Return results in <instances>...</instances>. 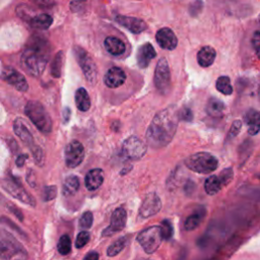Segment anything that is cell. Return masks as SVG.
Instances as JSON below:
<instances>
[{"mask_svg":"<svg viewBox=\"0 0 260 260\" xmlns=\"http://www.w3.org/2000/svg\"><path fill=\"white\" fill-rule=\"evenodd\" d=\"M178 111L176 106H170L153 117L146 135L151 148L162 149L172 141L180 121Z\"/></svg>","mask_w":260,"mask_h":260,"instance_id":"1","label":"cell"},{"mask_svg":"<svg viewBox=\"0 0 260 260\" xmlns=\"http://www.w3.org/2000/svg\"><path fill=\"white\" fill-rule=\"evenodd\" d=\"M50 53L51 48L46 38L32 36L22 55V67L32 76H40L46 68Z\"/></svg>","mask_w":260,"mask_h":260,"instance_id":"2","label":"cell"},{"mask_svg":"<svg viewBox=\"0 0 260 260\" xmlns=\"http://www.w3.org/2000/svg\"><path fill=\"white\" fill-rule=\"evenodd\" d=\"M25 114L35 126L45 134L52 131V120L49 113L40 102L30 101L24 109Z\"/></svg>","mask_w":260,"mask_h":260,"instance_id":"3","label":"cell"},{"mask_svg":"<svg viewBox=\"0 0 260 260\" xmlns=\"http://www.w3.org/2000/svg\"><path fill=\"white\" fill-rule=\"evenodd\" d=\"M185 166L189 170L199 174H210L218 167L217 159L210 152H196L185 160Z\"/></svg>","mask_w":260,"mask_h":260,"instance_id":"4","label":"cell"},{"mask_svg":"<svg viewBox=\"0 0 260 260\" xmlns=\"http://www.w3.org/2000/svg\"><path fill=\"white\" fill-rule=\"evenodd\" d=\"M27 254L21 243L7 231L0 229V257L10 260L16 256Z\"/></svg>","mask_w":260,"mask_h":260,"instance_id":"5","label":"cell"},{"mask_svg":"<svg viewBox=\"0 0 260 260\" xmlns=\"http://www.w3.org/2000/svg\"><path fill=\"white\" fill-rule=\"evenodd\" d=\"M137 242L148 254H152L160 247L163 237L159 226H152L142 230L136 238Z\"/></svg>","mask_w":260,"mask_h":260,"instance_id":"6","label":"cell"},{"mask_svg":"<svg viewBox=\"0 0 260 260\" xmlns=\"http://www.w3.org/2000/svg\"><path fill=\"white\" fill-rule=\"evenodd\" d=\"M73 52L75 58L77 62H79L81 68L83 69L84 74L88 84H90L92 86L96 85L98 70H97V65L94 62L93 58L88 55V53L84 48L80 46H75L73 48Z\"/></svg>","mask_w":260,"mask_h":260,"instance_id":"7","label":"cell"},{"mask_svg":"<svg viewBox=\"0 0 260 260\" xmlns=\"http://www.w3.org/2000/svg\"><path fill=\"white\" fill-rule=\"evenodd\" d=\"M154 86L161 95H168L171 90V72L166 58H161L154 70Z\"/></svg>","mask_w":260,"mask_h":260,"instance_id":"8","label":"cell"},{"mask_svg":"<svg viewBox=\"0 0 260 260\" xmlns=\"http://www.w3.org/2000/svg\"><path fill=\"white\" fill-rule=\"evenodd\" d=\"M148 146L137 136H130L124 140L122 146V154L128 160L136 161L145 157Z\"/></svg>","mask_w":260,"mask_h":260,"instance_id":"9","label":"cell"},{"mask_svg":"<svg viewBox=\"0 0 260 260\" xmlns=\"http://www.w3.org/2000/svg\"><path fill=\"white\" fill-rule=\"evenodd\" d=\"M2 186L6 192H8L11 196H14L18 200L33 207L36 206L35 198L27 190L22 187L21 182L17 178L12 177V179H6L3 181Z\"/></svg>","mask_w":260,"mask_h":260,"instance_id":"10","label":"cell"},{"mask_svg":"<svg viewBox=\"0 0 260 260\" xmlns=\"http://www.w3.org/2000/svg\"><path fill=\"white\" fill-rule=\"evenodd\" d=\"M85 159V148L79 140H72L65 148V164L68 168L79 167Z\"/></svg>","mask_w":260,"mask_h":260,"instance_id":"11","label":"cell"},{"mask_svg":"<svg viewBox=\"0 0 260 260\" xmlns=\"http://www.w3.org/2000/svg\"><path fill=\"white\" fill-rule=\"evenodd\" d=\"M162 210V200L155 192L149 193L139 207V217L148 218L160 213Z\"/></svg>","mask_w":260,"mask_h":260,"instance_id":"12","label":"cell"},{"mask_svg":"<svg viewBox=\"0 0 260 260\" xmlns=\"http://www.w3.org/2000/svg\"><path fill=\"white\" fill-rule=\"evenodd\" d=\"M1 79L10 86L16 87L20 92H27L29 88L27 80L24 79V76L14 67H4L1 72Z\"/></svg>","mask_w":260,"mask_h":260,"instance_id":"13","label":"cell"},{"mask_svg":"<svg viewBox=\"0 0 260 260\" xmlns=\"http://www.w3.org/2000/svg\"><path fill=\"white\" fill-rule=\"evenodd\" d=\"M126 218H127V214L123 207H118V209H116L112 214L110 226L103 231L102 236L108 237L113 235L115 233L122 231L126 225Z\"/></svg>","mask_w":260,"mask_h":260,"instance_id":"14","label":"cell"},{"mask_svg":"<svg viewBox=\"0 0 260 260\" xmlns=\"http://www.w3.org/2000/svg\"><path fill=\"white\" fill-rule=\"evenodd\" d=\"M155 40L161 48L165 50H174L178 45V39L175 33L169 28H163L155 34Z\"/></svg>","mask_w":260,"mask_h":260,"instance_id":"15","label":"cell"},{"mask_svg":"<svg viewBox=\"0 0 260 260\" xmlns=\"http://www.w3.org/2000/svg\"><path fill=\"white\" fill-rule=\"evenodd\" d=\"M116 22L133 34H140L148 29L147 22L137 18L118 16L116 17Z\"/></svg>","mask_w":260,"mask_h":260,"instance_id":"16","label":"cell"},{"mask_svg":"<svg viewBox=\"0 0 260 260\" xmlns=\"http://www.w3.org/2000/svg\"><path fill=\"white\" fill-rule=\"evenodd\" d=\"M126 81L125 72L119 67L110 68L104 77V83L110 88H116L122 86Z\"/></svg>","mask_w":260,"mask_h":260,"instance_id":"17","label":"cell"},{"mask_svg":"<svg viewBox=\"0 0 260 260\" xmlns=\"http://www.w3.org/2000/svg\"><path fill=\"white\" fill-rule=\"evenodd\" d=\"M155 56H157V53H155V50L152 44L146 43L140 46L136 55L138 66L140 68H147L150 65L151 61L153 58H155Z\"/></svg>","mask_w":260,"mask_h":260,"instance_id":"18","label":"cell"},{"mask_svg":"<svg viewBox=\"0 0 260 260\" xmlns=\"http://www.w3.org/2000/svg\"><path fill=\"white\" fill-rule=\"evenodd\" d=\"M14 130L15 133L20 137V139L24 142L29 148H32L35 142H34V137L31 134L30 130L27 126V124L24 123V121L22 118H17L15 123H14Z\"/></svg>","mask_w":260,"mask_h":260,"instance_id":"19","label":"cell"},{"mask_svg":"<svg viewBox=\"0 0 260 260\" xmlns=\"http://www.w3.org/2000/svg\"><path fill=\"white\" fill-rule=\"evenodd\" d=\"M104 182V171L102 169H93L90 170L85 179V184L87 190L95 191L101 187Z\"/></svg>","mask_w":260,"mask_h":260,"instance_id":"20","label":"cell"},{"mask_svg":"<svg viewBox=\"0 0 260 260\" xmlns=\"http://www.w3.org/2000/svg\"><path fill=\"white\" fill-rule=\"evenodd\" d=\"M217 57L216 50L211 46L202 47L197 53V62L201 67H210Z\"/></svg>","mask_w":260,"mask_h":260,"instance_id":"21","label":"cell"},{"mask_svg":"<svg viewBox=\"0 0 260 260\" xmlns=\"http://www.w3.org/2000/svg\"><path fill=\"white\" fill-rule=\"evenodd\" d=\"M245 122L249 125L248 133L250 135H256L260 131V112L254 109H250L246 112L244 116Z\"/></svg>","mask_w":260,"mask_h":260,"instance_id":"22","label":"cell"},{"mask_svg":"<svg viewBox=\"0 0 260 260\" xmlns=\"http://www.w3.org/2000/svg\"><path fill=\"white\" fill-rule=\"evenodd\" d=\"M105 48L108 53L113 56H120L125 52V44L120 40V39L116 37H108L106 38L105 42H104Z\"/></svg>","mask_w":260,"mask_h":260,"instance_id":"23","label":"cell"},{"mask_svg":"<svg viewBox=\"0 0 260 260\" xmlns=\"http://www.w3.org/2000/svg\"><path fill=\"white\" fill-rule=\"evenodd\" d=\"M206 214V211L203 206H199L198 209L194 212L191 216H189L185 223H184V228L186 231H193L196 229L202 222V219L204 218Z\"/></svg>","mask_w":260,"mask_h":260,"instance_id":"24","label":"cell"},{"mask_svg":"<svg viewBox=\"0 0 260 260\" xmlns=\"http://www.w3.org/2000/svg\"><path fill=\"white\" fill-rule=\"evenodd\" d=\"M80 186L81 183L79 178L73 175L68 176L63 182L62 193L64 196H71V195H74L77 191H79Z\"/></svg>","mask_w":260,"mask_h":260,"instance_id":"25","label":"cell"},{"mask_svg":"<svg viewBox=\"0 0 260 260\" xmlns=\"http://www.w3.org/2000/svg\"><path fill=\"white\" fill-rule=\"evenodd\" d=\"M225 109H226L225 104L217 98H212L209 100V102H207L206 112L211 117H214V118L222 116Z\"/></svg>","mask_w":260,"mask_h":260,"instance_id":"26","label":"cell"},{"mask_svg":"<svg viewBox=\"0 0 260 260\" xmlns=\"http://www.w3.org/2000/svg\"><path fill=\"white\" fill-rule=\"evenodd\" d=\"M75 104L76 107L82 112H87L90 108V99L87 89L81 87L75 93Z\"/></svg>","mask_w":260,"mask_h":260,"instance_id":"27","label":"cell"},{"mask_svg":"<svg viewBox=\"0 0 260 260\" xmlns=\"http://www.w3.org/2000/svg\"><path fill=\"white\" fill-rule=\"evenodd\" d=\"M52 23H53V19H52V17L47 14L35 16L30 21V24L32 25V27L35 29H39V30H47L51 27Z\"/></svg>","mask_w":260,"mask_h":260,"instance_id":"28","label":"cell"},{"mask_svg":"<svg viewBox=\"0 0 260 260\" xmlns=\"http://www.w3.org/2000/svg\"><path fill=\"white\" fill-rule=\"evenodd\" d=\"M223 185L222 182L218 179L217 176L213 175L205 180L204 183V190L209 195H216L222 190Z\"/></svg>","mask_w":260,"mask_h":260,"instance_id":"29","label":"cell"},{"mask_svg":"<svg viewBox=\"0 0 260 260\" xmlns=\"http://www.w3.org/2000/svg\"><path fill=\"white\" fill-rule=\"evenodd\" d=\"M63 61H64V54L62 51H59L55 55L53 62L51 64V74L55 79H59L62 73V67H63Z\"/></svg>","mask_w":260,"mask_h":260,"instance_id":"30","label":"cell"},{"mask_svg":"<svg viewBox=\"0 0 260 260\" xmlns=\"http://www.w3.org/2000/svg\"><path fill=\"white\" fill-rule=\"evenodd\" d=\"M216 87L219 93H222L226 96H230L233 93V87L231 85V80L229 76H226V75L218 77L216 84Z\"/></svg>","mask_w":260,"mask_h":260,"instance_id":"31","label":"cell"},{"mask_svg":"<svg viewBox=\"0 0 260 260\" xmlns=\"http://www.w3.org/2000/svg\"><path fill=\"white\" fill-rule=\"evenodd\" d=\"M128 239L126 237H121L118 240H116L112 245L108 247L107 254L110 257H114L116 255H118L127 245Z\"/></svg>","mask_w":260,"mask_h":260,"instance_id":"32","label":"cell"},{"mask_svg":"<svg viewBox=\"0 0 260 260\" xmlns=\"http://www.w3.org/2000/svg\"><path fill=\"white\" fill-rule=\"evenodd\" d=\"M57 249L61 255H67L71 251V239L68 235L61 236L57 245Z\"/></svg>","mask_w":260,"mask_h":260,"instance_id":"33","label":"cell"},{"mask_svg":"<svg viewBox=\"0 0 260 260\" xmlns=\"http://www.w3.org/2000/svg\"><path fill=\"white\" fill-rule=\"evenodd\" d=\"M162 237L164 240H170L174 235V228L172 223L169 219H164L160 226Z\"/></svg>","mask_w":260,"mask_h":260,"instance_id":"34","label":"cell"},{"mask_svg":"<svg viewBox=\"0 0 260 260\" xmlns=\"http://www.w3.org/2000/svg\"><path fill=\"white\" fill-rule=\"evenodd\" d=\"M17 14L20 16V18H22L23 21L30 22V21L35 17L34 16V10L27 6V5H20L18 8H17Z\"/></svg>","mask_w":260,"mask_h":260,"instance_id":"35","label":"cell"},{"mask_svg":"<svg viewBox=\"0 0 260 260\" xmlns=\"http://www.w3.org/2000/svg\"><path fill=\"white\" fill-rule=\"evenodd\" d=\"M30 150L33 153V157H34L36 164L40 167L43 166L45 162V154H44L43 150L40 147H38L37 145H34L32 148H30Z\"/></svg>","mask_w":260,"mask_h":260,"instance_id":"36","label":"cell"},{"mask_svg":"<svg viewBox=\"0 0 260 260\" xmlns=\"http://www.w3.org/2000/svg\"><path fill=\"white\" fill-rule=\"evenodd\" d=\"M217 177L220 180V182H222V185L223 186L229 185L231 183V182H232L233 178H234V171H233V169L232 168L225 169L224 171L220 172V174Z\"/></svg>","mask_w":260,"mask_h":260,"instance_id":"37","label":"cell"},{"mask_svg":"<svg viewBox=\"0 0 260 260\" xmlns=\"http://www.w3.org/2000/svg\"><path fill=\"white\" fill-rule=\"evenodd\" d=\"M93 220H94L93 214L90 212H86L80 219V226H81V228L86 229V230L89 229L93 225Z\"/></svg>","mask_w":260,"mask_h":260,"instance_id":"38","label":"cell"},{"mask_svg":"<svg viewBox=\"0 0 260 260\" xmlns=\"http://www.w3.org/2000/svg\"><path fill=\"white\" fill-rule=\"evenodd\" d=\"M0 222H1L2 224H4V225H6V226H8L9 228H11L14 231H16L18 234H20L22 237L27 238V234H25L22 229H20V227L18 225H16L14 222H12V220H10L8 217H0Z\"/></svg>","mask_w":260,"mask_h":260,"instance_id":"39","label":"cell"},{"mask_svg":"<svg viewBox=\"0 0 260 260\" xmlns=\"http://www.w3.org/2000/svg\"><path fill=\"white\" fill-rule=\"evenodd\" d=\"M88 241H89V233L86 231L81 232L76 237V241H75L76 248H79V249L83 248V247H85L87 244Z\"/></svg>","mask_w":260,"mask_h":260,"instance_id":"40","label":"cell"},{"mask_svg":"<svg viewBox=\"0 0 260 260\" xmlns=\"http://www.w3.org/2000/svg\"><path fill=\"white\" fill-rule=\"evenodd\" d=\"M178 116L179 120L185 121V122H190L193 120V113L192 110L188 107H183L181 110L178 111Z\"/></svg>","mask_w":260,"mask_h":260,"instance_id":"41","label":"cell"},{"mask_svg":"<svg viewBox=\"0 0 260 260\" xmlns=\"http://www.w3.org/2000/svg\"><path fill=\"white\" fill-rule=\"evenodd\" d=\"M3 201L5 202V206L7 207V210H8L12 215H14L19 220H21V222H22V220H23V214L22 213V211L19 209V207L16 206V205H14V204H12V203L9 202V201H6L4 198H3Z\"/></svg>","mask_w":260,"mask_h":260,"instance_id":"42","label":"cell"},{"mask_svg":"<svg viewBox=\"0 0 260 260\" xmlns=\"http://www.w3.org/2000/svg\"><path fill=\"white\" fill-rule=\"evenodd\" d=\"M241 128H242V122L240 120L234 121V123L232 124V127L230 129V131L228 133V139L235 138L238 135V133L240 132Z\"/></svg>","mask_w":260,"mask_h":260,"instance_id":"43","label":"cell"},{"mask_svg":"<svg viewBox=\"0 0 260 260\" xmlns=\"http://www.w3.org/2000/svg\"><path fill=\"white\" fill-rule=\"evenodd\" d=\"M57 195V187L56 186H47L44 190V200L50 201L53 200Z\"/></svg>","mask_w":260,"mask_h":260,"instance_id":"44","label":"cell"},{"mask_svg":"<svg viewBox=\"0 0 260 260\" xmlns=\"http://www.w3.org/2000/svg\"><path fill=\"white\" fill-rule=\"evenodd\" d=\"M252 46L256 52L257 57L260 59V30L256 31L252 37Z\"/></svg>","mask_w":260,"mask_h":260,"instance_id":"45","label":"cell"},{"mask_svg":"<svg viewBox=\"0 0 260 260\" xmlns=\"http://www.w3.org/2000/svg\"><path fill=\"white\" fill-rule=\"evenodd\" d=\"M84 1L85 0H72V1L70 2V9L75 12L80 11L82 9V6L85 5Z\"/></svg>","mask_w":260,"mask_h":260,"instance_id":"46","label":"cell"},{"mask_svg":"<svg viewBox=\"0 0 260 260\" xmlns=\"http://www.w3.org/2000/svg\"><path fill=\"white\" fill-rule=\"evenodd\" d=\"M27 181L31 187H36V176L32 170H29L27 174Z\"/></svg>","mask_w":260,"mask_h":260,"instance_id":"47","label":"cell"},{"mask_svg":"<svg viewBox=\"0 0 260 260\" xmlns=\"http://www.w3.org/2000/svg\"><path fill=\"white\" fill-rule=\"evenodd\" d=\"M195 188H196V186H195V184L193 183L192 181H187V183H186L185 186H184L185 193L188 194V195H191V194L194 192Z\"/></svg>","mask_w":260,"mask_h":260,"instance_id":"48","label":"cell"},{"mask_svg":"<svg viewBox=\"0 0 260 260\" xmlns=\"http://www.w3.org/2000/svg\"><path fill=\"white\" fill-rule=\"evenodd\" d=\"M70 116H71L70 108L66 107L63 110V122L64 123H68V121L70 120Z\"/></svg>","mask_w":260,"mask_h":260,"instance_id":"49","label":"cell"},{"mask_svg":"<svg viewBox=\"0 0 260 260\" xmlns=\"http://www.w3.org/2000/svg\"><path fill=\"white\" fill-rule=\"evenodd\" d=\"M27 159H28V155L27 154H21V155H19L17 161H16L17 166L20 167V168H22L24 165V162L27 161Z\"/></svg>","mask_w":260,"mask_h":260,"instance_id":"50","label":"cell"},{"mask_svg":"<svg viewBox=\"0 0 260 260\" xmlns=\"http://www.w3.org/2000/svg\"><path fill=\"white\" fill-rule=\"evenodd\" d=\"M31 1L41 6H49L52 3V0H31Z\"/></svg>","mask_w":260,"mask_h":260,"instance_id":"51","label":"cell"},{"mask_svg":"<svg viewBox=\"0 0 260 260\" xmlns=\"http://www.w3.org/2000/svg\"><path fill=\"white\" fill-rule=\"evenodd\" d=\"M84 260H99V253L96 251H92L89 252L85 258Z\"/></svg>","mask_w":260,"mask_h":260,"instance_id":"52","label":"cell"},{"mask_svg":"<svg viewBox=\"0 0 260 260\" xmlns=\"http://www.w3.org/2000/svg\"><path fill=\"white\" fill-rule=\"evenodd\" d=\"M258 98H259V101H260V87H259V89H258Z\"/></svg>","mask_w":260,"mask_h":260,"instance_id":"53","label":"cell"},{"mask_svg":"<svg viewBox=\"0 0 260 260\" xmlns=\"http://www.w3.org/2000/svg\"><path fill=\"white\" fill-rule=\"evenodd\" d=\"M258 20H259V23H260V15H259V18H258Z\"/></svg>","mask_w":260,"mask_h":260,"instance_id":"54","label":"cell"},{"mask_svg":"<svg viewBox=\"0 0 260 260\" xmlns=\"http://www.w3.org/2000/svg\"><path fill=\"white\" fill-rule=\"evenodd\" d=\"M146 260H149V259H146Z\"/></svg>","mask_w":260,"mask_h":260,"instance_id":"55","label":"cell"},{"mask_svg":"<svg viewBox=\"0 0 260 260\" xmlns=\"http://www.w3.org/2000/svg\"><path fill=\"white\" fill-rule=\"evenodd\" d=\"M259 178H260V176H259Z\"/></svg>","mask_w":260,"mask_h":260,"instance_id":"56","label":"cell"}]
</instances>
